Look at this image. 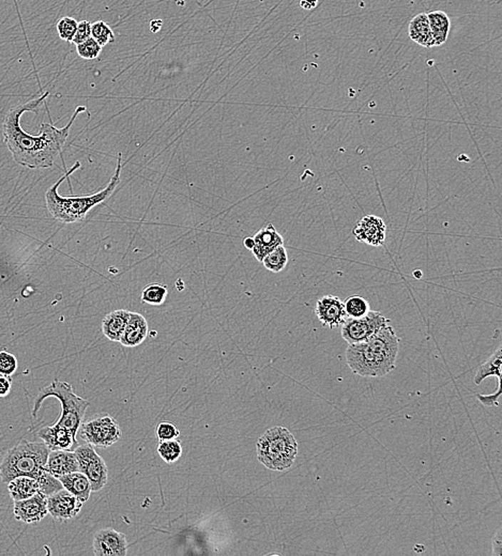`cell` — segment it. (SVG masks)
Returning a JSON list of instances; mask_svg holds the SVG:
<instances>
[{
  "label": "cell",
  "mask_w": 502,
  "mask_h": 556,
  "mask_svg": "<svg viewBox=\"0 0 502 556\" xmlns=\"http://www.w3.org/2000/svg\"><path fill=\"white\" fill-rule=\"evenodd\" d=\"M131 312L127 309H117L110 312L102 320V331L111 341H121L125 325Z\"/></svg>",
  "instance_id": "cell-19"
},
{
  "label": "cell",
  "mask_w": 502,
  "mask_h": 556,
  "mask_svg": "<svg viewBox=\"0 0 502 556\" xmlns=\"http://www.w3.org/2000/svg\"><path fill=\"white\" fill-rule=\"evenodd\" d=\"M14 518L26 524L39 523L48 515V496L42 492L25 500H14Z\"/></svg>",
  "instance_id": "cell-13"
},
{
  "label": "cell",
  "mask_w": 502,
  "mask_h": 556,
  "mask_svg": "<svg viewBox=\"0 0 502 556\" xmlns=\"http://www.w3.org/2000/svg\"><path fill=\"white\" fill-rule=\"evenodd\" d=\"M91 38V23L88 21H82L78 24L76 36L71 43L78 45Z\"/></svg>",
  "instance_id": "cell-35"
},
{
  "label": "cell",
  "mask_w": 502,
  "mask_h": 556,
  "mask_svg": "<svg viewBox=\"0 0 502 556\" xmlns=\"http://www.w3.org/2000/svg\"><path fill=\"white\" fill-rule=\"evenodd\" d=\"M55 397L61 401V415L56 425L69 430L74 436H78L81 423L89 406L88 400L83 399L74 393L71 384L55 380L48 386L43 387L34 402L33 416L37 417L40 406L46 398Z\"/></svg>",
  "instance_id": "cell-6"
},
{
  "label": "cell",
  "mask_w": 502,
  "mask_h": 556,
  "mask_svg": "<svg viewBox=\"0 0 502 556\" xmlns=\"http://www.w3.org/2000/svg\"><path fill=\"white\" fill-rule=\"evenodd\" d=\"M491 551L493 555L501 556L502 554V528L499 527L491 539Z\"/></svg>",
  "instance_id": "cell-37"
},
{
  "label": "cell",
  "mask_w": 502,
  "mask_h": 556,
  "mask_svg": "<svg viewBox=\"0 0 502 556\" xmlns=\"http://www.w3.org/2000/svg\"><path fill=\"white\" fill-rule=\"evenodd\" d=\"M12 388V379L10 376L0 374V398L7 397Z\"/></svg>",
  "instance_id": "cell-38"
},
{
  "label": "cell",
  "mask_w": 502,
  "mask_h": 556,
  "mask_svg": "<svg viewBox=\"0 0 502 556\" xmlns=\"http://www.w3.org/2000/svg\"><path fill=\"white\" fill-rule=\"evenodd\" d=\"M158 453L168 464H174L183 455V445L177 438L162 441L158 446Z\"/></svg>",
  "instance_id": "cell-27"
},
{
  "label": "cell",
  "mask_w": 502,
  "mask_h": 556,
  "mask_svg": "<svg viewBox=\"0 0 502 556\" xmlns=\"http://www.w3.org/2000/svg\"><path fill=\"white\" fill-rule=\"evenodd\" d=\"M347 318H361L371 310L369 301L361 295H350L344 302Z\"/></svg>",
  "instance_id": "cell-26"
},
{
  "label": "cell",
  "mask_w": 502,
  "mask_h": 556,
  "mask_svg": "<svg viewBox=\"0 0 502 556\" xmlns=\"http://www.w3.org/2000/svg\"><path fill=\"white\" fill-rule=\"evenodd\" d=\"M81 163L76 162L70 170H68L54 185L46 192V207L55 220L65 224H72L84 220L88 212L96 205H100L108 198L121 183V169H123V155L118 154L116 170L106 188L95 194L84 196H61L58 192L61 184L69 177L76 169L80 168Z\"/></svg>",
  "instance_id": "cell-3"
},
{
  "label": "cell",
  "mask_w": 502,
  "mask_h": 556,
  "mask_svg": "<svg viewBox=\"0 0 502 556\" xmlns=\"http://www.w3.org/2000/svg\"><path fill=\"white\" fill-rule=\"evenodd\" d=\"M257 459L271 470H288L298 455V442L285 427L277 426L262 434L256 445Z\"/></svg>",
  "instance_id": "cell-5"
},
{
  "label": "cell",
  "mask_w": 502,
  "mask_h": 556,
  "mask_svg": "<svg viewBox=\"0 0 502 556\" xmlns=\"http://www.w3.org/2000/svg\"><path fill=\"white\" fill-rule=\"evenodd\" d=\"M262 263L268 271L272 272V273H280V272L283 271L288 263V254L285 246L280 245L271 250L262 259Z\"/></svg>",
  "instance_id": "cell-25"
},
{
  "label": "cell",
  "mask_w": 502,
  "mask_h": 556,
  "mask_svg": "<svg viewBox=\"0 0 502 556\" xmlns=\"http://www.w3.org/2000/svg\"><path fill=\"white\" fill-rule=\"evenodd\" d=\"M81 436L98 448H108L121 438V426L110 415H102L81 423Z\"/></svg>",
  "instance_id": "cell-7"
},
{
  "label": "cell",
  "mask_w": 502,
  "mask_h": 556,
  "mask_svg": "<svg viewBox=\"0 0 502 556\" xmlns=\"http://www.w3.org/2000/svg\"><path fill=\"white\" fill-rule=\"evenodd\" d=\"M48 96V92H46L40 98L12 107L4 120V140L11 152L14 162L27 168H48L53 166L57 156L63 151L76 117L83 111H86L85 106L76 107L65 128H58L52 123H42L39 135L29 134L21 126V117L27 111H37Z\"/></svg>",
  "instance_id": "cell-1"
},
{
  "label": "cell",
  "mask_w": 502,
  "mask_h": 556,
  "mask_svg": "<svg viewBox=\"0 0 502 556\" xmlns=\"http://www.w3.org/2000/svg\"><path fill=\"white\" fill-rule=\"evenodd\" d=\"M128 547L125 535L114 528L99 530L93 538V554L96 556H125Z\"/></svg>",
  "instance_id": "cell-11"
},
{
  "label": "cell",
  "mask_w": 502,
  "mask_h": 556,
  "mask_svg": "<svg viewBox=\"0 0 502 556\" xmlns=\"http://www.w3.org/2000/svg\"><path fill=\"white\" fill-rule=\"evenodd\" d=\"M7 485L8 491L14 500H25L40 492L39 480L34 477H16Z\"/></svg>",
  "instance_id": "cell-22"
},
{
  "label": "cell",
  "mask_w": 502,
  "mask_h": 556,
  "mask_svg": "<svg viewBox=\"0 0 502 556\" xmlns=\"http://www.w3.org/2000/svg\"><path fill=\"white\" fill-rule=\"evenodd\" d=\"M319 0H300V6L304 10H313L318 6Z\"/></svg>",
  "instance_id": "cell-39"
},
{
  "label": "cell",
  "mask_w": 502,
  "mask_h": 556,
  "mask_svg": "<svg viewBox=\"0 0 502 556\" xmlns=\"http://www.w3.org/2000/svg\"><path fill=\"white\" fill-rule=\"evenodd\" d=\"M18 359L16 355L8 351H0V374L11 376L18 370Z\"/></svg>",
  "instance_id": "cell-33"
},
{
  "label": "cell",
  "mask_w": 502,
  "mask_h": 556,
  "mask_svg": "<svg viewBox=\"0 0 502 556\" xmlns=\"http://www.w3.org/2000/svg\"><path fill=\"white\" fill-rule=\"evenodd\" d=\"M78 24V21L73 17L65 16L59 19L56 26L59 38L66 41V42L71 43L74 36H76Z\"/></svg>",
  "instance_id": "cell-30"
},
{
  "label": "cell",
  "mask_w": 502,
  "mask_h": 556,
  "mask_svg": "<svg viewBox=\"0 0 502 556\" xmlns=\"http://www.w3.org/2000/svg\"><path fill=\"white\" fill-rule=\"evenodd\" d=\"M501 363L502 348L499 346L488 359L478 368L474 376V383L476 385L481 384L488 376H496L498 383H501Z\"/></svg>",
  "instance_id": "cell-24"
},
{
  "label": "cell",
  "mask_w": 502,
  "mask_h": 556,
  "mask_svg": "<svg viewBox=\"0 0 502 556\" xmlns=\"http://www.w3.org/2000/svg\"><path fill=\"white\" fill-rule=\"evenodd\" d=\"M148 336V322L138 312L130 314L129 320L121 338V344L128 348L140 346Z\"/></svg>",
  "instance_id": "cell-18"
},
{
  "label": "cell",
  "mask_w": 502,
  "mask_h": 556,
  "mask_svg": "<svg viewBox=\"0 0 502 556\" xmlns=\"http://www.w3.org/2000/svg\"><path fill=\"white\" fill-rule=\"evenodd\" d=\"M399 351V338L388 324L364 341L348 346L346 359L354 374L381 378L393 371Z\"/></svg>",
  "instance_id": "cell-2"
},
{
  "label": "cell",
  "mask_w": 502,
  "mask_h": 556,
  "mask_svg": "<svg viewBox=\"0 0 502 556\" xmlns=\"http://www.w3.org/2000/svg\"><path fill=\"white\" fill-rule=\"evenodd\" d=\"M388 324H391V321L384 314L369 310V314L361 318H346L341 325L342 337L348 344L364 341Z\"/></svg>",
  "instance_id": "cell-8"
},
{
  "label": "cell",
  "mask_w": 502,
  "mask_h": 556,
  "mask_svg": "<svg viewBox=\"0 0 502 556\" xmlns=\"http://www.w3.org/2000/svg\"><path fill=\"white\" fill-rule=\"evenodd\" d=\"M82 507L83 502L65 488L48 496V513L58 521L73 519L81 513Z\"/></svg>",
  "instance_id": "cell-10"
},
{
  "label": "cell",
  "mask_w": 502,
  "mask_h": 556,
  "mask_svg": "<svg viewBox=\"0 0 502 556\" xmlns=\"http://www.w3.org/2000/svg\"><path fill=\"white\" fill-rule=\"evenodd\" d=\"M91 36L102 47L115 41L114 32H113L112 28L103 21H96V23L91 24Z\"/></svg>",
  "instance_id": "cell-29"
},
{
  "label": "cell",
  "mask_w": 502,
  "mask_h": 556,
  "mask_svg": "<svg viewBox=\"0 0 502 556\" xmlns=\"http://www.w3.org/2000/svg\"><path fill=\"white\" fill-rule=\"evenodd\" d=\"M168 292V287L163 284H148L143 289L142 301L148 305L160 306L166 301Z\"/></svg>",
  "instance_id": "cell-28"
},
{
  "label": "cell",
  "mask_w": 502,
  "mask_h": 556,
  "mask_svg": "<svg viewBox=\"0 0 502 556\" xmlns=\"http://www.w3.org/2000/svg\"><path fill=\"white\" fill-rule=\"evenodd\" d=\"M58 479L63 487L76 495L81 502H87L91 498V492H93L91 480L86 475L83 474L80 470L63 475Z\"/></svg>",
  "instance_id": "cell-20"
},
{
  "label": "cell",
  "mask_w": 502,
  "mask_h": 556,
  "mask_svg": "<svg viewBox=\"0 0 502 556\" xmlns=\"http://www.w3.org/2000/svg\"><path fill=\"white\" fill-rule=\"evenodd\" d=\"M254 246L251 252L255 256L256 260L262 262L267 254L277 246L284 245V239L272 224L267 225L260 229L253 237Z\"/></svg>",
  "instance_id": "cell-16"
},
{
  "label": "cell",
  "mask_w": 502,
  "mask_h": 556,
  "mask_svg": "<svg viewBox=\"0 0 502 556\" xmlns=\"http://www.w3.org/2000/svg\"><path fill=\"white\" fill-rule=\"evenodd\" d=\"M76 51H78V55L83 59L95 60L99 58L102 51V46H100L99 43L91 36L85 42L76 45Z\"/></svg>",
  "instance_id": "cell-31"
},
{
  "label": "cell",
  "mask_w": 502,
  "mask_h": 556,
  "mask_svg": "<svg viewBox=\"0 0 502 556\" xmlns=\"http://www.w3.org/2000/svg\"><path fill=\"white\" fill-rule=\"evenodd\" d=\"M408 34L410 38L420 46L425 48H431L434 46L433 36H431L426 13H420L411 19L408 27Z\"/></svg>",
  "instance_id": "cell-21"
},
{
  "label": "cell",
  "mask_w": 502,
  "mask_h": 556,
  "mask_svg": "<svg viewBox=\"0 0 502 556\" xmlns=\"http://www.w3.org/2000/svg\"><path fill=\"white\" fill-rule=\"evenodd\" d=\"M500 396H501V383H497V391H496V393H491V395L476 393L478 401L486 406H499Z\"/></svg>",
  "instance_id": "cell-36"
},
{
  "label": "cell",
  "mask_w": 502,
  "mask_h": 556,
  "mask_svg": "<svg viewBox=\"0 0 502 556\" xmlns=\"http://www.w3.org/2000/svg\"><path fill=\"white\" fill-rule=\"evenodd\" d=\"M315 314L322 326L335 329L343 324L346 316L344 302L335 295H324L316 304Z\"/></svg>",
  "instance_id": "cell-14"
},
{
  "label": "cell",
  "mask_w": 502,
  "mask_h": 556,
  "mask_svg": "<svg viewBox=\"0 0 502 556\" xmlns=\"http://www.w3.org/2000/svg\"><path fill=\"white\" fill-rule=\"evenodd\" d=\"M352 233L357 241L379 247L386 242V222L379 216L369 214L357 222Z\"/></svg>",
  "instance_id": "cell-12"
},
{
  "label": "cell",
  "mask_w": 502,
  "mask_h": 556,
  "mask_svg": "<svg viewBox=\"0 0 502 556\" xmlns=\"http://www.w3.org/2000/svg\"><path fill=\"white\" fill-rule=\"evenodd\" d=\"M155 434H157L159 442H162V441L178 438L180 436V431H179L178 428L174 423H168V421H162L157 426Z\"/></svg>",
  "instance_id": "cell-34"
},
{
  "label": "cell",
  "mask_w": 502,
  "mask_h": 556,
  "mask_svg": "<svg viewBox=\"0 0 502 556\" xmlns=\"http://www.w3.org/2000/svg\"><path fill=\"white\" fill-rule=\"evenodd\" d=\"M46 470L59 478L63 475L80 470L78 458L74 451H51L46 461Z\"/></svg>",
  "instance_id": "cell-17"
},
{
  "label": "cell",
  "mask_w": 502,
  "mask_h": 556,
  "mask_svg": "<svg viewBox=\"0 0 502 556\" xmlns=\"http://www.w3.org/2000/svg\"><path fill=\"white\" fill-rule=\"evenodd\" d=\"M50 448L43 442L21 441L12 447L0 463V478L5 483L16 477L39 478L46 472Z\"/></svg>",
  "instance_id": "cell-4"
},
{
  "label": "cell",
  "mask_w": 502,
  "mask_h": 556,
  "mask_svg": "<svg viewBox=\"0 0 502 556\" xmlns=\"http://www.w3.org/2000/svg\"><path fill=\"white\" fill-rule=\"evenodd\" d=\"M40 483V492L46 494V496L63 489L61 480L56 477L53 476L48 470L43 473L39 478H37Z\"/></svg>",
  "instance_id": "cell-32"
},
{
  "label": "cell",
  "mask_w": 502,
  "mask_h": 556,
  "mask_svg": "<svg viewBox=\"0 0 502 556\" xmlns=\"http://www.w3.org/2000/svg\"><path fill=\"white\" fill-rule=\"evenodd\" d=\"M76 458H78L80 472L86 475L91 483L93 492H98L103 489L108 483V468L106 461L101 455H98L93 445H78L74 449Z\"/></svg>",
  "instance_id": "cell-9"
},
{
  "label": "cell",
  "mask_w": 502,
  "mask_h": 556,
  "mask_svg": "<svg viewBox=\"0 0 502 556\" xmlns=\"http://www.w3.org/2000/svg\"><path fill=\"white\" fill-rule=\"evenodd\" d=\"M38 436L50 451H74L78 446L76 436L56 423L51 427L42 428Z\"/></svg>",
  "instance_id": "cell-15"
},
{
  "label": "cell",
  "mask_w": 502,
  "mask_h": 556,
  "mask_svg": "<svg viewBox=\"0 0 502 556\" xmlns=\"http://www.w3.org/2000/svg\"><path fill=\"white\" fill-rule=\"evenodd\" d=\"M243 244H245V246L247 248V249L251 250L254 246L253 237H245V241H243Z\"/></svg>",
  "instance_id": "cell-40"
},
{
  "label": "cell",
  "mask_w": 502,
  "mask_h": 556,
  "mask_svg": "<svg viewBox=\"0 0 502 556\" xmlns=\"http://www.w3.org/2000/svg\"><path fill=\"white\" fill-rule=\"evenodd\" d=\"M427 19L433 36L434 46L444 45L448 40L450 32V17L444 11H433L427 14Z\"/></svg>",
  "instance_id": "cell-23"
}]
</instances>
